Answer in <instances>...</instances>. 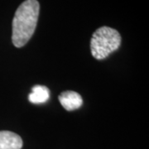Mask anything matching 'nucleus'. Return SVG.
<instances>
[{"label":"nucleus","instance_id":"5","mask_svg":"<svg viewBox=\"0 0 149 149\" xmlns=\"http://www.w3.org/2000/svg\"><path fill=\"white\" fill-rule=\"evenodd\" d=\"M50 97V91L46 86L35 85L32 89V93L28 96L29 101L32 104H43L48 100Z\"/></svg>","mask_w":149,"mask_h":149},{"label":"nucleus","instance_id":"2","mask_svg":"<svg viewBox=\"0 0 149 149\" xmlns=\"http://www.w3.org/2000/svg\"><path fill=\"white\" fill-rule=\"evenodd\" d=\"M121 40V36L116 29L106 26L98 28L93 33L91 41L92 56L97 60L105 59L119 48Z\"/></svg>","mask_w":149,"mask_h":149},{"label":"nucleus","instance_id":"1","mask_svg":"<svg viewBox=\"0 0 149 149\" xmlns=\"http://www.w3.org/2000/svg\"><path fill=\"white\" fill-rule=\"evenodd\" d=\"M39 13L37 0H25L17 8L12 25V42L16 47H22L31 39L37 27Z\"/></svg>","mask_w":149,"mask_h":149},{"label":"nucleus","instance_id":"3","mask_svg":"<svg viewBox=\"0 0 149 149\" xmlns=\"http://www.w3.org/2000/svg\"><path fill=\"white\" fill-rule=\"evenodd\" d=\"M59 101L67 111H72L79 109L82 104V97L74 91H64L59 95Z\"/></svg>","mask_w":149,"mask_h":149},{"label":"nucleus","instance_id":"4","mask_svg":"<svg viewBox=\"0 0 149 149\" xmlns=\"http://www.w3.org/2000/svg\"><path fill=\"white\" fill-rule=\"evenodd\" d=\"M22 140L19 135L10 131H0V149H21Z\"/></svg>","mask_w":149,"mask_h":149}]
</instances>
